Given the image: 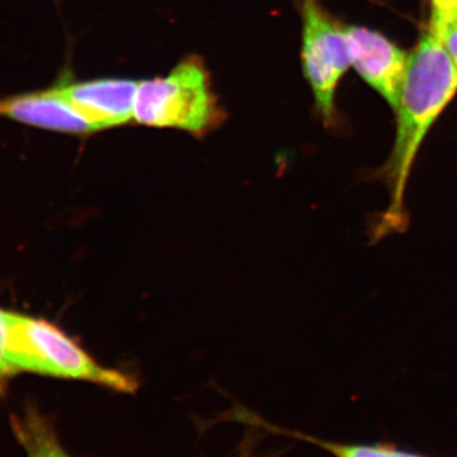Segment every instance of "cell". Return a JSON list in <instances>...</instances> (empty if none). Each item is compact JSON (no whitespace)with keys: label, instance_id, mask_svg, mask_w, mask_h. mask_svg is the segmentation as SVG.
I'll use <instances>...</instances> for the list:
<instances>
[{"label":"cell","instance_id":"4fadbf2b","mask_svg":"<svg viewBox=\"0 0 457 457\" xmlns=\"http://www.w3.org/2000/svg\"><path fill=\"white\" fill-rule=\"evenodd\" d=\"M445 17H453V18H456V20H457V11L453 12V13L449 14V16H445ZM437 18H441V17H437Z\"/></svg>","mask_w":457,"mask_h":457},{"label":"cell","instance_id":"8992f818","mask_svg":"<svg viewBox=\"0 0 457 457\" xmlns=\"http://www.w3.org/2000/svg\"><path fill=\"white\" fill-rule=\"evenodd\" d=\"M345 33L351 66L395 110L407 77L409 54L383 33L366 27L345 26Z\"/></svg>","mask_w":457,"mask_h":457},{"label":"cell","instance_id":"7a4b0ae2","mask_svg":"<svg viewBox=\"0 0 457 457\" xmlns=\"http://www.w3.org/2000/svg\"><path fill=\"white\" fill-rule=\"evenodd\" d=\"M227 120L203 56L191 54L167 74L139 80L134 106L137 125L173 129L203 139Z\"/></svg>","mask_w":457,"mask_h":457},{"label":"cell","instance_id":"7c38bea8","mask_svg":"<svg viewBox=\"0 0 457 457\" xmlns=\"http://www.w3.org/2000/svg\"><path fill=\"white\" fill-rule=\"evenodd\" d=\"M431 18L449 16L457 11V0H431Z\"/></svg>","mask_w":457,"mask_h":457},{"label":"cell","instance_id":"ba28073f","mask_svg":"<svg viewBox=\"0 0 457 457\" xmlns=\"http://www.w3.org/2000/svg\"><path fill=\"white\" fill-rule=\"evenodd\" d=\"M11 428L27 457H73L62 446L51 418L35 405L12 414Z\"/></svg>","mask_w":457,"mask_h":457},{"label":"cell","instance_id":"6da1fadb","mask_svg":"<svg viewBox=\"0 0 457 457\" xmlns=\"http://www.w3.org/2000/svg\"><path fill=\"white\" fill-rule=\"evenodd\" d=\"M457 95V65L428 29L409 54L407 77L396 106V134L389 158L372 179L389 191V206L370 222V243L381 242L409 227L408 180L418 152L438 117Z\"/></svg>","mask_w":457,"mask_h":457},{"label":"cell","instance_id":"30bf717a","mask_svg":"<svg viewBox=\"0 0 457 457\" xmlns=\"http://www.w3.org/2000/svg\"><path fill=\"white\" fill-rule=\"evenodd\" d=\"M20 374L8 354V312L0 309V394H5L9 384Z\"/></svg>","mask_w":457,"mask_h":457},{"label":"cell","instance_id":"277c9868","mask_svg":"<svg viewBox=\"0 0 457 457\" xmlns=\"http://www.w3.org/2000/svg\"><path fill=\"white\" fill-rule=\"evenodd\" d=\"M299 11L303 78L311 87L318 116L326 128H335L337 90L351 66L345 26L328 13L320 0H299Z\"/></svg>","mask_w":457,"mask_h":457},{"label":"cell","instance_id":"5b68a950","mask_svg":"<svg viewBox=\"0 0 457 457\" xmlns=\"http://www.w3.org/2000/svg\"><path fill=\"white\" fill-rule=\"evenodd\" d=\"M62 95L101 132L134 122L135 97L139 80L123 77L79 80L62 69L55 80Z\"/></svg>","mask_w":457,"mask_h":457},{"label":"cell","instance_id":"8fae6325","mask_svg":"<svg viewBox=\"0 0 457 457\" xmlns=\"http://www.w3.org/2000/svg\"><path fill=\"white\" fill-rule=\"evenodd\" d=\"M429 29L444 45L447 54L457 65V20L453 17L431 18Z\"/></svg>","mask_w":457,"mask_h":457},{"label":"cell","instance_id":"52a82bcc","mask_svg":"<svg viewBox=\"0 0 457 457\" xmlns=\"http://www.w3.org/2000/svg\"><path fill=\"white\" fill-rule=\"evenodd\" d=\"M0 119L71 137L97 134L86 117L62 95L56 82L46 88L0 98Z\"/></svg>","mask_w":457,"mask_h":457},{"label":"cell","instance_id":"3957f363","mask_svg":"<svg viewBox=\"0 0 457 457\" xmlns=\"http://www.w3.org/2000/svg\"><path fill=\"white\" fill-rule=\"evenodd\" d=\"M8 354L20 372L86 381L119 393H134V376L104 368L55 324L8 312Z\"/></svg>","mask_w":457,"mask_h":457},{"label":"cell","instance_id":"5bb4252c","mask_svg":"<svg viewBox=\"0 0 457 457\" xmlns=\"http://www.w3.org/2000/svg\"><path fill=\"white\" fill-rule=\"evenodd\" d=\"M239 457H246L245 453H243L242 456H239Z\"/></svg>","mask_w":457,"mask_h":457},{"label":"cell","instance_id":"9c48e42d","mask_svg":"<svg viewBox=\"0 0 457 457\" xmlns=\"http://www.w3.org/2000/svg\"><path fill=\"white\" fill-rule=\"evenodd\" d=\"M282 435L291 436L297 440L315 445L319 449L326 451L333 457H432L416 453V451L403 449L390 442H372V444L356 442L353 444V442L321 440V438L300 432L284 431Z\"/></svg>","mask_w":457,"mask_h":457}]
</instances>
